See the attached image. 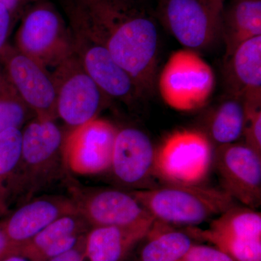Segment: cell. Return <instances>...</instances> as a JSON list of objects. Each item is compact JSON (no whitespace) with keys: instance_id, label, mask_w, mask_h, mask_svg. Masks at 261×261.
Segmentation results:
<instances>
[{"instance_id":"9","label":"cell","mask_w":261,"mask_h":261,"mask_svg":"<svg viewBox=\"0 0 261 261\" xmlns=\"http://www.w3.org/2000/svg\"><path fill=\"white\" fill-rule=\"evenodd\" d=\"M66 190L78 212L92 227L132 226L155 221L130 192L85 187L75 178Z\"/></svg>"},{"instance_id":"25","label":"cell","mask_w":261,"mask_h":261,"mask_svg":"<svg viewBox=\"0 0 261 261\" xmlns=\"http://www.w3.org/2000/svg\"><path fill=\"white\" fill-rule=\"evenodd\" d=\"M21 129L10 128L0 133V185L8 195V188L22 155Z\"/></svg>"},{"instance_id":"26","label":"cell","mask_w":261,"mask_h":261,"mask_svg":"<svg viewBox=\"0 0 261 261\" xmlns=\"http://www.w3.org/2000/svg\"><path fill=\"white\" fill-rule=\"evenodd\" d=\"M260 106L245 105L246 118L243 135L246 145L261 155V111Z\"/></svg>"},{"instance_id":"22","label":"cell","mask_w":261,"mask_h":261,"mask_svg":"<svg viewBox=\"0 0 261 261\" xmlns=\"http://www.w3.org/2000/svg\"><path fill=\"white\" fill-rule=\"evenodd\" d=\"M192 245V239L186 233L158 231L142 247L140 261H181Z\"/></svg>"},{"instance_id":"19","label":"cell","mask_w":261,"mask_h":261,"mask_svg":"<svg viewBox=\"0 0 261 261\" xmlns=\"http://www.w3.org/2000/svg\"><path fill=\"white\" fill-rule=\"evenodd\" d=\"M91 228L92 226L79 212L62 216L22 245L18 252L32 261H39L48 247L67 237L87 234Z\"/></svg>"},{"instance_id":"1","label":"cell","mask_w":261,"mask_h":261,"mask_svg":"<svg viewBox=\"0 0 261 261\" xmlns=\"http://www.w3.org/2000/svg\"><path fill=\"white\" fill-rule=\"evenodd\" d=\"M70 27L109 51L141 95L153 87L159 34L153 18L135 0H61Z\"/></svg>"},{"instance_id":"21","label":"cell","mask_w":261,"mask_h":261,"mask_svg":"<svg viewBox=\"0 0 261 261\" xmlns=\"http://www.w3.org/2000/svg\"><path fill=\"white\" fill-rule=\"evenodd\" d=\"M207 230L236 238L261 239L260 213L234 205L213 220Z\"/></svg>"},{"instance_id":"3","label":"cell","mask_w":261,"mask_h":261,"mask_svg":"<svg viewBox=\"0 0 261 261\" xmlns=\"http://www.w3.org/2000/svg\"><path fill=\"white\" fill-rule=\"evenodd\" d=\"M130 192L156 222L165 224L195 226L234 205L224 190L197 185L166 183Z\"/></svg>"},{"instance_id":"15","label":"cell","mask_w":261,"mask_h":261,"mask_svg":"<svg viewBox=\"0 0 261 261\" xmlns=\"http://www.w3.org/2000/svg\"><path fill=\"white\" fill-rule=\"evenodd\" d=\"M155 152L145 132L133 127L121 128L117 130L110 170L123 186L136 187L154 171Z\"/></svg>"},{"instance_id":"12","label":"cell","mask_w":261,"mask_h":261,"mask_svg":"<svg viewBox=\"0 0 261 261\" xmlns=\"http://www.w3.org/2000/svg\"><path fill=\"white\" fill-rule=\"evenodd\" d=\"M69 28L73 53L103 93L126 103L142 96L129 75L117 64L106 47L80 29Z\"/></svg>"},{"instance_id":"27","label":"cell","mask_w":261,"mask_h":261,"mask_svg":"<svg viewBox=\"0 0 261 261\" xmlns=\"http://www.w3.org/2000/svg\"><path fill=\"white\" fill-rule=\"evenodd\" d=\"M181 261H236L218 247L192 245Z\"/></svg>"},{"instance_id":"16","label":"cell","mask_w":261,"mask_h":261,"mask_svg":"<svg viewBox=\"0 0 261 261\" xmlns=\"http://www.w3.org/2000/svg\"><path fill=\"white\" fill-rule=\"evenodd\" d=\"M154 223L91 228L86 236V260L123 261L137 244L147 238Z\"/></svg>"},{"instance_id":"20","label":"cell","mask_w":261,"mask_h":261,"mask_svg":"<svg viewBox=\"0 0 261 261\" xmlns=\"http://www.w3.org/2000/svg\"><path fill=\"white\" fill-rule=\"evenodd\" d=\"M246 109L240 98H229L221 103L211 121V135L220 145L235 143L243 135Z\"/></svg>"},{"instance_id":"34","label":"cell","mask_w":261,"mask_h":261,"mask_svg":"<svg viewBox=\"0 0 261 261\" xmlns=\"http://www.w3.org/2000/svg\"><path fill=\"white\" fill-rule=\"evenodd\" d=\"M31 1H40V0H31Z\"/></svg>"},{"instance_id":"8","label":"cell","mask_w":261,"mask_h":261,"mask_svg":"<svg viewBox=\"0 0 261 261\" xmlns=\"http://www.w3.org/2000/svg\"><path fill=\"white\" fill-rule=\"evenodd\" d=\"M57 118L70 129L97 118L106 95L74 53L55 68Z\"/></svg>"},{"instance_id":"7","label":"cell","mask_w":261,"mask_h":261,"mask_svg":"<svg viewBox=\"0 0 261 261\" xmlns=\"http://www.w3.org/2000/svg\"><path fill=\"white\" fill-rule=\"evenodd\" d=\"M213 150L202 132L178 130L156 151L154 171L166 183L198 185L210 169Z\"/></svg>"},{"instance_id":"2","label":"cell","mask_w":261,"mask_h":261,"mask_svg":"<svg viewBox=\"0 0 261 261\" xmlns=\"http://www.w3.org/2000/svg\"><path fill=\"white\" fill-rule=\"evenodd\" d=\"M22 134L21 159L8 188L10 207L49 194L57 187L67 190L74 178L65 161V134L55 120L36 117Z\"/></svg>"},{"instance_id":"24","label":"cell","mask_w":261,"mask_h":261,"mask_svg":"<svg viewBox=\"0 0 261 261\" xmlns=\"http://www.w3.org/2000/svg\"><path fill=\"white\" fill-rule=\"evenodd\" d=\"M0 89V133L10 128L20 129L36 118V114L19 96L11 84Z\"/></svg>"},{"instance_id":"17","label":"cell","mask_w":261,"mask_h":261,"mask_svg":"<svg viewBox=\"0 0 261 261\" xmlns=\"http://www.w3.org/2000/svg\"><path fill=\"white\" fill-rule=\"evenodd\" d=\"M228 59L233 96L246 105L260 106L261 36L240 44Z\"/></svg>"},{"instance_id":"18","label":"cell","mask_w":261,"mask_h":261,"mask_svg":"<svg viewBox=\"0 0 261 261\" xmlns=\"http://www.w3.org/2000/svg\"><path fill=\"white\" fill-rule=\"evenodd\" d=\"M261 36V0H233L224 10L222 35L226 58L243 42Z\"/></svg>"},{"instance_id":"32","label":"cell","mask_w":261,"mask_h":261,"mask_svg":"<svg viewBox=\"0 0 261 261\" xmlns=\"http://www.w3.org/2000/svg\"><path fill=\"white\" fill-rule=\"evenodd\" d=\"M23 1V0H0V4L7 7L14 15L20 10Z\"/></svg>"},{"instance_id":"6","label":"cell","mask_w":261,"mask_h":261,"mask_svg":"<svg viewBox=\"0 0 261 261\" xmlns=\"http://www.w3.org/2000/svg\"><path fill=\"white\" fill-rule=\"evenodd\" d=\"M224 0H161L159 18L187 49L210 47L222 35Z\"/></svg>"},{"instance_id":"11","label":"cell","mask_w":261,"mask_h":261,"mask_svg":"<svg viewBox=\"0 0 261 261\" xmlns=\"http://www.w3.org/2000/svg\"><path fill=\"white\" fill-rule=\"evenodd\" d=\"M224 191L250 208L261 203V155L246 144L220 145L214 155Z\"/></svg>"},{"instance_id":"30","label":"cell","mask_w":261,"mask_h":261,"mask_svg":"<svg viewBox=\"0 0 261 261\" xmlns=\"http://www.w3.org/2000/svg\"><path fill=\"white\" fill-rule=\"evenodd\" d=\"M16 252H18V247L11 243L0 222V261Z\"/></svg>"},{"instance_id":"14","label":"cell","mask_w":261,"mask_h":261,"mask_svg":"<svg viewBox=\"0 0 261 261\" xmlns=\"http://www.w3.org/2000/svg\"><path fill=\"white\" fill-rule=\"evenodd\" d=\"M6 67L9 82L37 118L56 120V92L47 68L23 53L10 51Z\"/></svg>"},{"instance_id":"31","label":"cell","mask_w":261,"mask_h":261,"mask_svg":"<svg viewBox=\"0 0 261 261\" xmlns=\"http://www.w3.org/2000/svg\"><path fill=\"white\" fill-rule=\"evenodd\" d=\"M12 211L13 209L10 207L7 192L0 185V221L9 216Z\"/></svg>"},{"instance_id":"28","label":"cell","mask_w":261,"mask_h":261,"mask_svg":"<svg viewBox=\"0 0 261 261\" xmlns=\"http://www.w3.org/2000/svg\"><path fill=\"white\" fill-rule=\"evenodd\" d=\"M86 236L84 237L71 250L58 255V256L51 257L47 261H86Z\"/></svg>"},{"instance_id":"10","label":"cell","mask_w":261,"mask_h":261,"mask_svg":"<svg viewBox=\"0 0 261 261\" xmlns=\"http://www.w3.org/2000/svg\"><path fill=\"white\" fill-rule=\"evenodd\" d=\"M117 128L94 118L65 134L63 150L72 174L91 176L110 170Z\"/></svg>"},{"instance_id":"29","label":"cell","mask_w":261,"mask_h":261,"mask_svg":"<svg viewBox=\"0 0 261 261\" xmlns=\"http://www.w3.org/2000/svg\"><path fill=\"white\" fill-rule=\"evenodd\" d=\"M13 16V13L7 7L0 4V50L8 37Z\"/></svg>"},{"instance_id":"33","label":"cell","mask_w":261,"mask_h":261,"mask_svg":"<svg viewBox=\"0 0 261 261\" xmlns=\"http://www.w3.org/2000/svg\"><path fill=\"white\" fill-rule=\"evenodd\" d=\"M1 261H32L28 257L24 256L22 254L16 252V253L11 254L8 255Z\"/></svg>"},{"instance_id":"23","label":"cell","mask_w":261,"mask_h":261,"mask_svg":"<svg viewBox=\"0 0 261 261\" xmlns=\"http://www.w3.org/2000/svg\"><path fill=\"white\" fill-rule=\"evenodd\" d=\"M189 231L215 244L236 261H261V239L236 238L195 228Z\"/></svg>"},{"instance_id":"13","label":"cell","mask_w":261,"mask_h":261,"mask_svg":"<svg viewBox=\"0 0 261 261\" xmlns=\"http://www.w3.org/2000/svg\"><path fill=\"white\" fill-rule=\"evenodd\" d=\"M76 212L69 195L44 194L18 206L0 222L11 243L19 249L56 220Z\"/></svg>"},{"instance_id":"5","label":"cell","mask_w":261,"mask_h":261,"mask_svg":"<svg viewBox=\"0 0 261 261\" xmlns=\"http://www.w3.org/2000/svg\"><path fill=\"white\" fill-rule=\"evenodd\" d=\"M214 87L215 75L210 65L197 51L187 48L171 55L159 80L163 101L178 111L203 107Z\"/></svg>"},{"instance_id":"4","label":"cell","mask_w":261,"mask_h":261,"mask_svg":"<svg viewBox=\"0 0 261 261\" xmlns=\"http://www.w3.org/2000/svg\"><path fill=\"white\" fill-rule=\"evenodd\" d=\"M16 43L19 51L47 69L73 54L68 23L54 5L43 0L24 14Z\"/></svg>"}]
</instances>
